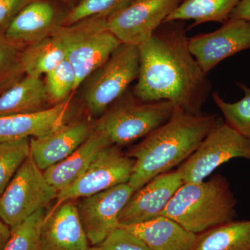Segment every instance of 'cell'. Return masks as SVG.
<instances>
[{"label": "cell", "mask_w": 250, "mask_h": 250, "mask_svg": "<svg viewBox=\"0 0 250 250\" xmlns=\"http://www.w3.org/2000/svg\"><path fill=\"white\" fill-rule=\"evenodd\" d=\"M187 30L184 21H167L139 46L134 95L142 102H170L174 108L200 114L211 84L189 49Z\"/></svg>", "instance_id": "cell-1"}, {"label": "cell", "mask_w": 250, "mask_h": 250, "mask_svg": "<svg viewBox=\"0 0 250 250\" xmlns=\"http://www.w3.org/2000/svg\"><path fill=\"white\" fill-rule=\"evenodd\" d=\"M220 122L216 115L191 114L174 108L168 121L126 153L135 160L130 187L136 191L156 176L183 164Z\"/></svg>", "instance_id": "cell-2"}, {"label": "cell", "mask_w": 250, "mask_h": 250, "mask_svg": "<svg viewBox=\"0 0 250 250\" xmlns=\"http://www.w3.org/2000/svg\"><path fill=\"white\" fill-rule=\"evenodd\" d=\"M236 205L228 179L215 174L207 182L182 184L162 215L177 222L188 231L200 234L233 221Z\"/></svg>", "instance_id": "cell-3"}, {"label": "cell", "mask_w": 250, "mask_h": 250, "mask_svg": "<svg viewBox=\"0 0 250 250\" xmlns=\"http://www.w3.org/2000/svg\"><path fill=\"white\" fill-rule=\"evenodd\" d=\"M174 110L170 102H142L126 91L101 115L94 129L121 147L146 137L165 124Z\"/></svg>", "instance_id": "cell-4"}, {"label": "cell", "mask_w": 250, "mask_h": 250, "mask_svg": "<svg viewBox=\"0 0 250 250\" xmlns=\"http://www.w3.org/2000/svg\"><path fill=\"white\" fill-rule=\"evenodd\" d=\"M106 18L92 16L68 26H61L53 36L60 39L76 75L75 90L103 65L121 42L108 30Z\"/></svg>", "instance_id": "cell-5"}, {"label": "cell", "mask_w": 250, "mask_h": 250, "mask_svg": "<svg viewBox=\"0 0 250 250\" xmlns=\"http://www.w3.org/2000/svg\"><path fill=\"white\" fill-rule=\"evenodd\" d=\"M139 70V47L121 43L84 81L83 99L88 111L95 116L103 115L137 80Z\"/></svg>", "instance_id": "cell-6"}, {"label": "cell", "mask_w": 250, "mask_h": 250, "mask_svg": "<svg viewBox=\"0 0 250 250\" xmlns=\"http://www.w3.org/2000/svg\"><path fill=\"white\" fill-rule=\"evenodd\" d=\"M42 172L29 156L0 195V219L11 229L57 199Z\"/></svg>", "instance_id": "cell-7"}, {"label": "cell", "mask_w": 250, "mask_h": 250, "mask_svg": "<svg viewBox=\"0 0 250 250\" xmlns=\"http://www.w3.org/2000/svg\"><path fill=\"white\" fill-rule=\"evenodd\" d=\"M236 158L250 161V141L220 122L177 170L184 183L202 182L215 169Z\"/></svg>", "instance_id": "cell-8"}, {"label": "cell", "mask_w": 250, "mask_h": 250, "mask_svg": "<svg viewBox=\"0 0 250 250\" xmlns=\"http://www.w3.org/2000/svg\"><path fill=\"white\" fill-rule=\"evenodd\" d=\"M134 166V159L123 153L120 146H108L75 182L58 192L54 207L129 183Z\"/></svg>", "instance_id": "cell-9"}, {"label": "cell", "mask_w": 250, "mask_h": 250, "mask_svg": "<svg viewBox=\"0 0 250 250\" xmlns=\"http://www.w3.org/2000/svg\"><path fill=\"white\" fill-rule=\"evenodd\" d=\"M182 0H133L106 18V26L122 44L139 47L150 39Z\"/></svg>", "instance_id": "cell-10"}, {"label": "cell", "mask_w": 250, "mask_h": 250, "mask_svg": "<svg viewBox=\"0 0 250 250\" xmlns=\"http://www.w3.org/2000/svg\"><path fill=\"white\" fill-rule=\"evenodd\" d=\"M134 192L126 183L80 199L77 209L90 246H99L120 226V215Z\"/></svg>", "instance_id": "cell-11"}, {"label": "cell", "mask_w": 250, "mask_h": 250, "mask_svg": "<svg viewBox=\"0 0 250 250\" xmlns=\"http://www.w3.org/2000/svg\"><path fill=\"white\" fill-rule=\"evenodd\" d=\"M188 47L207 75L225 59L250 49V21L229 18L217 30L188 39Z\"/></svg>", "instance_id": "cell-12"}, {"label": "cell", "mask_w": 250, "mask_h": 250, "mask_svg": "<svg viewBox=\"0 0 250 250\" xmlns=\"http://www.w3.org/2000/svg\"><path fill=\"white\" fill-rule=\"evenodd\" d=\"M183 184L178 170L156 176L134 192L120 215V226L144 223L162 215Z\"/></svg>", "instance_id": "cell-13"}, {"label": "cell", "mask_w": 250, "mask_h": 250, "mask_svg": "<svg viewBox=\"0 0 250 250\" xmlns=\"http://www.w3.org/2000/svg\"><path fill=\"white\" fill-rule=\"evenodd\" d=\"M93 131L85 120L65 123L47 134L30 138V155L39 169L45 171L71 155Z\"/></svg>", "instance_id": "cell-14"}, {"label": "cell", "mask_w": 250, "mask_h": 250, "mask_svg": "<svg viewBox=\"0 0 250 250\" xmlns=\"http://www.w3.org/2000/svg\"><path fill=\"white\" fill-rule=\"evenodd\" d=\"M89 245L75 200L62 202L46 214L41 229V250H86Z\"/></svg>", "instance_id": "cell-15"}, {"label": "cell", "mask_w": 250, "mask_h": 250, "mask_svg": "<svg viewBox=\"0 0 250 250\" xmlns=\"http://www.w3.org/2000/svg\"><path fill=\"white\" fill-rule=\"evenodd\" d=\"M62 18L48 1L32 0L3 33L7 39L26 47L52 36L62 26Z\"/></svg>", "instance_id": "cell-16"}, {"label": "cell", "mask_w": 250, "mask_h": 250, "mask_svg": "<svg viewBox=\"0 0 250 250\" xmlns=\"http://www.w3.org/2000/svg\"><path fill=\"white\" fill-rule=\"evenodd\" d=\"M70 98L44 111L0 116V142L38 137L66 123Z\"/></svg>", "instance_id": "cell-17"}, {"label": "cell", "mask_w": 250, "mask_h": 250, "mask_svg": "<svg viewBox=\"0 0 250 250\" xmlns=\"http://www.w3.org/2000/svg\"><path fill=\"white\" fill-rule=\"evenodd\" d=\"M111 145L106 135L94 129L90 137L71 155L43 171L45 179L57 192L61 191L75 182L99 154Z\"/></svg>", "instance_id": "cell-18"}, {"label": "cell", "mask_w": 250, "mask_h": 250, "mask_svg": "<svg viewBox=\"0 0 250 250\" xmlns=\"http://www.w3.org/2000/svg\"><path fill=\"white\" fill-rule=\"evenodd\" d=\"M122 227L139 237L152 250H191L198 235L164 215Z\"/></svg>", "instance_id": "cell-19"}, {"label": "cell", "mask_w": 250, "mask_h": 250, "mask_svg": "<svg viewBox=\"0 0 250 250\" xmlns=\"http://www.w3.org/2000/svg\"><path fill=\"white\" fill-rule=\"evenodd\" d=\"M45 82L26 75L0 94V116L25 114L52 107Z\"/></svg>", "instance_id": "cell-20"}, {"label": "cell", "mask_w": 250, "mask_h": 250, "mask_svg": "<svg viewBox=\"0 0 250 250\" xmlns=\"http://www.w3.org/2000/svg\"><path fill=\"white\" fill-rule=\"evenodd\" d=\"M191 250H250V220H233L200 233Z\"/></svg>", "instance_id": "cell-21"}, {"label": "cell", "mask_w": 250, "mask_h": 250, "mask_svg": "<svg viewBox=\"0 0 250 250\" xmlns=\"http://www.w3.org/2000/svg\"><path fill=\"white\" fill-rule=\"evenodd\" d=\"M241 0H184L172 11L165 22L193 21L190 28L202 23H224Z\"/></svg>", "instance_id": "cell-22"}, {"label": "cell", "mask_w": 250, "mask_h": 250, "mask_svg": "<svg viewBox=\"0 0 250 250\" xmlns=\"http://www.w3.org/2000/svg\"><path fill=\"white\" fill-rule=\"evenodd\" d=\"M67 59L65 46L55 36L26 46L22 54V66L28 76L41 77Z\"/></svg>", "instance_id": "cell-23"}, {"label": "cell", "mask_w": 250, "mask_h": 250, "mask_svg": "<svg viewBox=\"0 0 250 250\" xmlns=\"http://www.w3.org/2000/svg\"><path fill=\"white\" fill-rule=\"evenodd\" d=\"M237 85L244 92V97L239 101L227 103L218 93H213L212 98L223 113L225 123L250 141V88L242 83Z\"/></svg>", "instance_id": "cell-24"}, {"label": "cell", "mask_w": 250, "mask_h": 250, "mask_svg": "<svg viewBox=\"0 0 250 250\" xmlns=\"http://www.w3.org/2000/svg\"><path fill=\"white\" fill-rule=\"evenodd\" d=\"M30 156V139L0 142V195Z\"/></svg>", "instance_id": "cell-25"}, {"label": "cell", "mask_w": 250, "mask_h": 250, "mask_svg": "<svg viewBox=\"0 0 250 250\" xmlns=\"http://www.w3.org/2000/svg\"><path fill=\"white\" fill-rule=\"evenodd\" d=\"M45 215V208H42L11 229L4 250H41V229Z\"/></svg>", "instance_id": "cell-26"}, {"label": "cell", "mask_w": 250, "mask_h": 250, "mask_svg": "<svg viewBox=\"0 0 250 250\" xmlns=\"http://www.w3.org/2000/svg\"><path fill=\"white\" fill-rule=\"evenodd\" d=\"M24 47L0 31V88H9L24 73L22 54Z\"/></svg>", "instance_id": "cell-27"}, {"label": "cell", "mask_w": 250, "mask_h": 250, "mask_svg": "<svg viewBox=\"0 0 250 250\" xmlns=\"http://www.w3.org/2000/svg\"><path fill=\"white\" fill-rule=\"evenodd\" d=\"M44 82L53 106L70 98V94L75 90L76 75L67 59L46 74Z\"/></svg>", "instance_id": "cell-28"}, {"label": "cell", "mask_w": 250, "mask_h": 250, "mask_svg": "<svg viewBox=\"0 0 250 250\" xmlns=\"http://www.w3.org/2000/svg\"><path fill=\"white\" fill-rule=\"evenodd\" d=\"M133 0H80L63 16L62 26H68L92 16H108L127 6Z\"/></svg>", "instance_id": "cell-29"}, {"label": "cell", "mask_w": 250, "mask_h": 250, "mask_svg": "<svg viewBox=\"0 0 250 250\" xmlns=\"http://www.w3.org/2000/svg\"><path fill=\"white\" fill-rule=\"evenodd\" d=\"M103 250H152L139 237L119 226L98 246Z\"/></svg>", "instance_id": "cell-30"}, {"label": "cell", "mask_w": 250, "mask_h": 250, "mask_svg": "<svg viewBox=\"0 0 250 250\" xmlns=\"http://www.w3.org/2000/svg\"><path fill=\"white\" fill-rule=\"evenodd\" d=\"M32 0H0V31L4 32L10 22Z\"/></svg>", "instance_id": "cell-31"}, {"label": "cell", "mask_w": 250, "mask_h": 250, "mask_svg": "<svg viewBox=\"0 0 250 250\" xmlns=\"http://www.w3.org/2000/svg\"><path fill=\"white\" fill-rule=\"evenodd\" d=\"M229 18L250 21V0H241L231 13Z\"/></svg>", "instance_id": "cell-32"}, {"label": "cell", "mask_w": 250, "mask_h": 250, "mask_svg": "<svg viewBox=\"0 0 250 250\" xmlns=\"http://www.w3.org/2000/svg\"><path fill=\"white\" fill-rule=\"evenodd\" d=\"M11 233V228L0 219V250H4Z\"/></svg>", "instance_id": "cell-33"}, {"label": "cell", "mask_w": 250, "mask_h": 250, "mask_svg": "<svg viewBox=\"0 0 250 250\" xmlns=\"http://www.w3.org/2000/svg\"><path fill=\"white\" fill-rule=\"evenodd\" d=\"M86 250H103L100 249V248L98 246H92L89 247V248H88Z\"/></svg>", "instance_id": "cell-34"}, {"label": "cell", "mask_w": 250, "mask_h": 250, "mask_svg": "<svg viewBox=\"0 0 250 250\" xmlns=\"http://www.w3.org/2000/svg\"><path fill=\"white\" fill-rule=\"evenodd\" d=\"M59 1H65V2H66V1H69V0H59Z\"/></svg>", "instance_id": "cell-35"}]
</instances>
